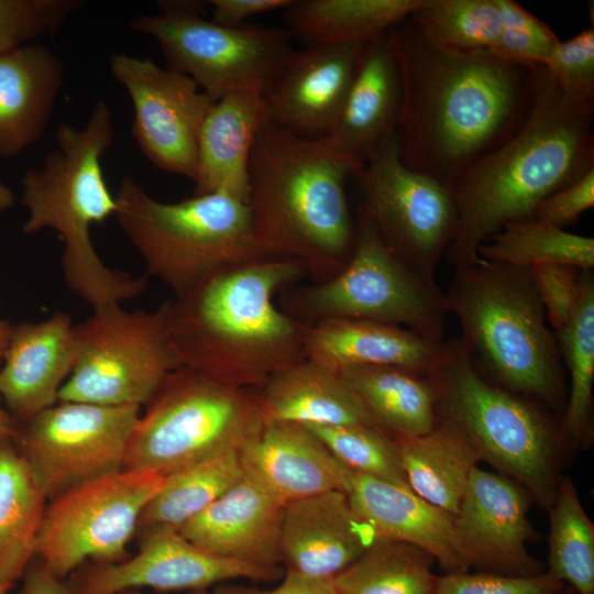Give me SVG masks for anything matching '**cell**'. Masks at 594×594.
Listing matches in <instances>:
<instances>
[{"mask_svg":"<svg viewBox=\"0 0 594 594\" xmlns=\"http://www.w3.org/2000/svg\"><path fill=\"white\" fill-rule=\"evenodd\" d=\"M402 101L396 139L403 163L450 191L529 117L541 66L492 51H451L428 42L406 16L387 31Z\"/></svg>","mask_w":594,"mask_h":594,"instance_id":"1","label":"cell"},{"mask_svg":"<svg viewBox=\"0 0 594 594\" xmlns=\"http://www.w3.org/2000/svg\"><path fill=\"white\" fill-rule=\"evenodd\" d=\"M305 274L297 261L262 257L220 268L166 300L180 367L229 386L261 389L272 375L306 359L304 323L274 300Z\"/></svg>","mask_w":594,"mask_h":594,"instance_id":"2","label":"cell"},{"mask_svg":"<svg viewBox=\"0 0 594 594\" xmlns=\"http://www.w3.org/2000/svg\"><path fill=\"white\" fill-rule=\"evenodd\" d=\"M593 123L594 98L568 95L541 66L526 122L451 188L457 226L447 262L476 263L479 248L506 223L532 219L547 197L593 169Z\"/></svg>","mask_w":594,"mask_h":594,"instance_id":"3","label":"cell"},{"mask_svg":"<svg viewBox=\"0 0 594 594\" xmlns=\"http://www.w3.org/2000/svg\"><path fill=\"white\" fill-rule=\"evenodd\" d=\"M363 165L327 138L265 123L251 152L246 200L262 253L299 262L317 283L339 273L355 237L346 182Z\"/></svg>","mask_w":594,"mask_h":594,"instance_id":"4","label":"cell"},{"mask_svg":"<svg viewBox=\"0 0 594 594\" xmlns=\"http://www.w3.org/2000/svg\"><path fill=\"white\" fill-rule=\"evenodd\" d=\"M113 140L112 111L98 100L85 127H57L56 147L42 167L26 170L21 182V202L28 211L22 232H57L64 282L92 309L134 299L147 286L145 275L135 277L107 266L90 238L91 227L114 217L117 210L101 163Z\"/></svg>","mask_w":594,"mask_h":594,"instance_id":"5","label":"cell"},{"mask_svg":"<svg viewBox=\"0 0 594 594\" xmlns=\"http://www.w3.org/2000/svg\"><path fill=\"white\" fill-rule=\"evenodd\" d=\"M444 299L484 376L546 408L564 409L562 359L531 268L480 258L455 268Z\"/></svg>","mask_w":594,"mask_h":594,"instance_id":"6","label":"cell"},{"mask_svg":"<svg viewBox=\"0 0 594 594\" xmlns=\"http://www.w3.org/2000/svg\"><path fill=\"white\" fill-rule=\"evenodd\" d=\"M430 376L439 416L468 435L482 461L516 481L548 510L561 479L559 462L565 441L560 421L541 404L484 376L461 338L447 342L443 359Z\"/></svg>","mask_w":594,"mask_h":594,"instance_id":"7","label":"cell"},{"mask_svg":"<svg viewBox=\"0 0 594 594\" xmlns=\"http://www.w3.org/2000/svg\"><path fill=\"white\" fill-rule=\"evenodd\" d=\"M114 197V217L141 255L146 277L160 279L175 297L220 268L266 257L255 242L246 202L231 195L163 202L124 177Z\"/></svg>","mask_w":594,"mask_h":594,"instance_id":"8","label":"cell"},{"mask_svg":"<svg viewBox=\"0 0 594 594\" xmlns=\"http://www.w3.org/2000/svg\"><path fill=\"white\" fill-rule=\"evenodd\" d=\"M123 470L166 476L213 454L240 451L265 424L260 389L229 386L180 367L147 402Z\"/></svg>","mask_w":594,"mask_h":594,"instance_id":"9","label":"cell"},{"mask_svg":"<svg viewBox=\"0 0 594 594\" xmlns=\"http://www.w3.org/2000/svg\"><path fill=\"white\" fill-rule=\"evenodd\" d=\"M293 307L309 320L307 323L329 318L371 320L435 341H443L449 314L444 293L435 278L403 261L361 207L344 267L298 293Z\"/></svg>","mask_w":594,"mask_h":594,"instance_id":"10","label":"cell"},{"mask_svg":"<svg viewBox=\"0 0 594 594\" xmlns=\"http://www.w3.org/2000/svg\"><path fill=\"white\" fill-rule=\"evenodd\" d=\"M207 1H160L157 14L138 15L130 28L153 37L167 67L212 100L237 91L264 95L294 50L286 29L226 26L204 18Z\"/></svg>","mask_w":594,"mask_h":594,"instance_id":"11","label":"cell"},{"mask_svg":"<svg viewBox=\"0 0 594 594\" xmlns=\"http://www.w3.org/2000/svg\"><path fill=\"white\" fill-rule=\"evenodd\" d=\"M73 338L74 365L58 402L141 406L180 369L165 301L151 311L127 310L120 304L94 309L74 324Z\"/></svg>","mask_w":594,"mask_h":594,"instance_id":"12","label":"cell"},{"mask_svg":"<svg viewBox=\"0 0 594 594\" xmlns=\"http://www.w3.org/2000/svg\"><path fill=\"white\" fill-rule=\"evenodd\" d=\"M163 481L157 473L121 470L53 498L36 542L41 563L65 579L87 560L120 562Z\"/></svg>","mask_w":594,"mask_h":594,"instance_id":"13","label":"cell"},{"mask_svg":"<svg viewBox=\"0 0 594 594\" xmlns=\"http://www.w3.org/2000/svg\"><path fill=\"white\" fill-rule=\"evenodd\" d=\"M140 407L57 402L19 425L13 440L45 496L53 499L123 470Z\"/></svg>","mask_w":594,"mask_h":594,"instance_id":"14","label":"cell"},{"mask_svg":"<svg viewBox=\"0 0 594 594\" xmlns=\"http://www.w3.org/2000/svg\"><path fill=\"white\" fill-rule=\"evenodd\" d=\"M354 177L360 207L385 242L414 270L435 278L457 226L451 191L403 163L395 133L376 146Z\"/></svg>","mask_w":594,"mask_h":594,"instance_id":"15","label":"cell"},{"mask_svg":"<svg viewBox=\"0 0 594 594\" xmlns=\"http://www.w3.org/2000/svg\"><path fill=\"white\" fill-rule=\"evenodd\" d=\"M109 69L131 98L132 134L143 155L158 169L195 182L199 133L215 100L188 76L150 58L117 53Z\"/></svg>","mask_w":594,"mask_h":594,"instance_id":"16","label":"cell"},{"mask_svg":"<svg viewBox=\"0 0 594 594\" xmlns=\"http://www.w3.org/2000/svg\"><path fill=\"white\" fill-rule=\"evenodd\" d=\"M528 491L510 477L476 466L454 516V530L469 568L509 576L544 572L527 543L538 539L528 512Z\"/></svg>","mask_w":594,"mask_h":594,"instance_id":"17","label":"cell"},{"mask_svg":"<svg viewBox=\"0 0 594 594\" xmlns=\"http://www.w3.org/2000/svg\"><path fill=\"white\" fill-rule=\"evenodd\" d=\"M279 568H261L217 557L174 529L146 531L139 552L114 563H97L70 582L78 594H121L147 586L157 591H201L233 579L274 581Z\"/></svg>","mask_w":594,"mask_h":594,"instance_id":"18","label":"cell"},{"mask_svg":"<svg viewBox=\"0 0 594 594\" xmlns=\"http://www.w3.org/2000/svg\"><path fill=\"white\" fill-rule=\"evenodd\" d=\"M363 45L293 50L263 95L267 122L293 134H330L342 110Z\"/></svg>","mask_w":594,"mask_h":594,"instance_id":"19","label":"cell"},{"mask_svg":"<svg viewBox=\"0 0 594 594\" xmlns=\"http://www.w3.org/2000/svg\"><path fill=\"white\" fill-rule=\"evenodd\" d=\"M348 494L333 490L284 506L280 563L286 571L331 580L376 539Z\"/></svg>","mask_w":594,"mask_h":594,"instance_id":"20","label":"cell"},{"mask_svg":"<svg viewBox=\"0 0 594 594\" xmlns=\"http://www.w3.org/2000/svg\"><path fill=\"white\" fill-rule=\"evenodd\" d=\"M239 455L244 475L283 505L345 492L352 473L311 430L288 421L265 420Z\"/></svg>","mask_w":594,"mask_h":594,"instance_id":"21","label":"cell"},{"mask_svg":"<svg viewBox=\"0 0 594 594\" xmlns=\"http://www.w3.org/2000/svg\"><path fill=\"white\" fill-rule=\"evenodd\" d=\"M73 327L63 311L13 326L0 364V396L18 424L58 402L74 365Z\"/></svg>","mask_w":594,"mask_h":594,"instance_id":"22","label":"cell"},{"mask_svg":"<svg viewBox=\"0 0 594 594\" xmlns=\"http://www.w3.org/2000/svg\"><path fill=\"white\" fill-rule=\"evenodd\" d=\"M284 506L244 475L177 531L222 559L279 568Z\"/></svg>","mask_w":594,"mask_h":594,"instance_id":"23","label":"cell"},{"mask_svg":"<svg viewBox=\"0 0 594 594\" xmlns=\"http://www.w3.org/2000/svg\"><path fill=\"white\" fill-rule=\"evenodd\" d=\"M446 350L444 341L377 321L329 318L304 323L305 358L338 372L354 365H378L430 376Z\"/></svg>","mask_w":594,"mask_h":594,"instance_id":"24","label":"cell"},{"mask_svg":"<svg viewBox=\"0 0 594 594\" xmlns=\"http://www.w3.org/2000/svg\"><path fill=\"white\" fill-rule=\"evenodd\" d=\"M345 493L377 538L421 548L444 573L470 570L457 539L454 516L410 490L353 471Z\"/></svg>","mask_w":594,"mask_h":594,"instance_id":"25","label":"cell"},{"mask_svg":"<svg viewBox=\"0 0 594 594\" xmlns=\"http://www.w3.org/2000/svg\"><path fill=\"white\" fill-rule=\"evenodd\" d=\"M400 101L399 72L386 32L362 46L342 110L326 138L364 164L376 146L395 133Z\"/></svg>","mask_w":594,"mask_h":594,"instance_id":"26","label":"cell"},{"mask_svg":"<svg viewBox=\"0 0 594 594\" xmlns=\"http://www.w3.org/2000/svg\"><path fill=\"white\" fill-rule=\"evenodd\" d=\"M63 81L62 61L43 44L0 55V157H15L42 139Z\"/></svg>","mask_w":594,"mask_h":594,"instance_id":"27","label":"cell"},{"mask_svg":"<svg viewBox=\"0 0 594 594\" xmlns=\"http://www.w3.org/2000/svg\"><path fill=\"white\" fill-rule=\"evenodd\" d=\"M265 123L258 92L237 91L215 101L199 133L195 195L223 193L246 202L251 152Z\"/></svg>","mask_w":594,"mask_h":594,"instance_id":"28","label":"cell"},{"mask_svg":"<svg viewBox=\"0 0 594 594\" xmlns=\"http://www.w3.org/2000/svg\"><path fill=\"white\" fill-rule=\"evenodd\" d=\"M260 395L265 420L377 426L340 372L308 359L272 375Z\"/></svg>","mask_w":594,"mask_h":594,"instance_id":"29","label":"cell"},{"mask_svg":"<svg viewBox=\"0 0 594 594\" xmlns=\"http://www.w3.org/2000/svg\"><path fill=\"white\" fill-rule=\"evenodd\" d=\"M397 439L410 491L455 516L471 473L482 461L472 440L442 416L428 432Z\"/></svg>","mask_w":594,"mask_h":594,"instance_id":"30","label":"cell"},{"mask_svg":"<svg viewBox=\"0 0 594 594\" xmlns=\"http://www.w3.org/2000/svg\"><path fill=\"white\" fill-rule=\"evenodd\" d=\"M339 372L376 425L396 438L424 435L439 419L431 376L378 365H354Z\"/></svg>","mask_w":594,"mask_h":594,"instance_id":"31","label":"cell"},{"mask_svg":"<svg viewBox=\"0 0 594 594\" xmlns=\"http://www.w3.org/2000/svg\"><path fill=\"white\" fill-rule=\"evenodd\" d=\"M421 0H290L286 30L305 46L364 45L410 15Z\"/></svg>","mask_w":594,"mask_h":594,"instance_id":"32","label":"cell"},{"mask_svg":"<svg viewBox=\"0 0 594 594\" xmlns=\"http://www.w3.org/2000/svg\"><path fill=\"white\" fill-rule=\"evenodd\" d=\"M46 498L13 438L0 439V586L11 588L30 566Z\"/></svg>","mask_w":594,"mask_h":594,"instance_id":"33","label":"cell"},{"mask_svg":"<svg viewBox=\"0 0 594 594\" xmlns=\"http://www.w3.org/2000/svg\"><path fill=\"white\" fill-rule=\"evenodd\" d=\"M244 476L239 451L213 454L164 476L144 508L139 529L177 530L240 482Z\"/></svg>","mask_w":594,"mask_h":594,"instance_id":"34","label":"cell"},{"mask_svg":"<svg viewBox=\"0 0 594 594\" xmlns=\"http://www.w3.org/2000/svg\"><path fill=\"white\" fill-rule=\"evenodd\" d=\"M570 376V392L560 421L565 443L580 446L592 435L594 384V278L582 271L581 288L569 322L556 332Z\"/></svg>","mask_w":594,"mask_h":594,"instance_id":"35","label":"cell"},{"mask_svg":"<svg viewBox=\"0 0 594 594\" xmlns=\"http://www.w3.org/2000/svg\"><path fill=\"white\" fill-rule=\"evenodd\" d=\"M435 562L417 546L376 538L331 582L338 594H433L439 579Z\"/></svg>","mask_w":594,"mask_h":594,"instance_id":"36","label":"cell"},{"mask_svg":"<svg viewBox=\"0 0 594 594\" xmlns=\"http://www.w3.org/2000/svg\"><path fill=\"white\" fill-rule=\"evenodd\" d=\"M477 255L483 261L518 267L561 264L592 271L594 239L528 219L506 223L479 248Z\"/></svg>","mask_w":594,"mask_h":594,"instance_id":"37","label":"cell"},{"mask_svg":"<svg viewBox=\"0 0 594 594\" xmlns=\"http://www.w3.org/2000/svg\"><path fill=\"white\" fill-rule=\"evenodd\" d=\"M548 513L547 572L576 594H594V525L569 477L561 476Z\"/></svg>","mask_w":594,"mask_h":594,"instance_id":"38","label":"cell"},{"mask_svg":"<svg viewBox=\"0 0 594 594\" xmlns=\"http://www.w3.org/2000/svg\"><path fill=\"white\" fill-rule=\"evenodd\" d=\"M409 18L428 42L460 52L493 51L502 29L497 0H421Z\"/></svg>","mask_w":594,"mask_h":594,"instance_id":"39","label":"cell"},{"mask_svg":"<svg viewBox=\"0 0 594 594\" xmlns=\"http://www.w3.org/2000/svg\"><path fill=\"white\" fill-rule=\"evenodd\" d=\"M304 426L353 472L410 490L402 465L398 439L381 427L362 424Z\"/></svg>","mask_w":594,"mask_h":594,"instance_id":"40","label":"cell"},{"mask_svg":"<svg viewBox=\"0 0 594 594\" xmlns=\"http://www.w3.org/2000/svg\"><path fill=\"white\" fill-rule=\"evenodd\" d=\"M80 6L77 0H0V55L54 34Z\"/></svg>","mask_w":594,"mask_h":594,"instance_id":"41","label":"cell"},{"mask_svg":"<svg viewBox=\"0 0 594 594\" xmlns=\"http://www.w3.org/2000/svg\"><path fill=\"white\" fill-rule=\"evenodd\" d=\"M502 29L494 50L498 56L527 65L542 66L560 42L541 20L513 0H497Z\"/></svg>","mask_w":594,"mask_h":594,"instance_id":"42","label":"cell"},{"mask_svg":"<svg viewBox=\"0 0 594 594\" xmlns=\"http://www.w3.org/2000/svg\"><path fill=\"white\" fill-rule=\"evenodd\" d=\"M542 67L568 95L594 98L593 24L568 41L560 40Z\"/></svg>","mask_w":594,"mask_h":594,"instance_id":"43","label":"cell"},{"mask_svg":"<svg viewBox=\"0 0 594 594\" xmlns=\"http://www.w3.org/2000/svg\"><path fill=\"white\" fill-rule=\"evenodd\" d=\"M564 587L547 571L532 576L464 571L440 575L433 594H559Z\"/></svg>","mask_w":594,"mask_h":594,"instance_id":"44","label":"cell"},{"mask_svg":"<svg viewBox=\"0 0 594 594\" xmlns=\"http://www.w3.org/2000/svg\"><path fill=\"white\" fill-rule=\"evenodd\" d=\"M532 277L553 332L560 331L571 319L581 288L582 271L561 264L531 267Z\"/></svg>","mask_w":594,"mask_h":594,"instance_id":"45","label":"cell"},{"mask_svg":"<svg viewBox=\"0 0 594 594\" xmlns=\"http://www.w3.org/2000/svg\"><path fill=\"white\" fill-rule=\"evenodd\" d=\"M594 206V168L547 197L532 219L564 229Z\"/></svg>","mask_w":594,"mask_h":594,"instance_id":"46","label":"cell"},{"mask_svg":"<svg viewBox=\"0 0 594 594\" xmlns=\"http://www.w3.org/2000/svg\"><path fill=\"white\" fill-rule=\"evenodd\" d=\"M290 0H210L211 20L226 26H240L254 15L284 10Z\"/></svg>","mask_w":594,"mask_h":594,"instance_id":"47","label":"cell"},{"mask_svg":"<svg viewBox=\"0 0 594 594\" xmlns=\"http://www.w3.org/2000/svg\"><path fill=\"white\" fill-rule=\"evenodd\" d=\"M215 594H338L331 580L306 576L286 571L282 583L273 590L241 585H223Z\"/></svg>","mask_w":594,"mask_h":594,"instance_id":"48","label":"cell"},{"mask_svg":"<svg viewBox=\"0 0 594 594\" xmlns=\"http://www.w3.org/2000/svg\"><path fill=\"white\" fill-rule=\"evenodd\" d=\"M20 594H78L72 583L57 578L43 563L29 566Z\"/></svg>","mask_w":594,"mask_h":594,"instance_id":"49","label":"cell"},{"mask_svg":"<svg viewBox=\"0 0 594 594\" xmlns=\"http://www.w3.org/2000/svg\"><path fill=\"white\" fill-rule=\"evenodd\" d=\"M18 428V421L7 410L0 396V439L14 438L16 436Z\"/></svg>","mask_w":594,"mask_h":594,"instance_id":"50","label":"cell"},{"mask_svg":"<svg viewBox=\"0 0 594 594\" xmlns=\"http://www.w3.org/2000/svg\"><path fill=\"white\" fill-rule=\"evenodd\" d=\"M15 205L14 193L0 180V217Z\"/></svg>","mask_w":594,"mask_h":594,"instance_id":"51","label":"cell"},{"mask_svg":"<svg viewBox=\"0 0 594 594\" xmlns=\"http://www.w3.org/2000/svg\"><path fill=\"white\" fill-rule=\"evenodd\" d=\"M13 324L0 319V352L4 354Z\"/></svg>","mask_w":594,"mask_h":594,"instance_id":"52","label":"cell"},{"mask_svg":"<svg viewBox=\"0 0 594 594\" xmlns=\"http://www.w3.org/2000/svg\"><path fill=\"white\" fill-rule=\"evenodd\" d=\"M121 594H141L136 591H133V590H130V591H127V592H123ZM191 594H209L206 590H201V591H194Z\"/></svg>","mask_w":594,"mask_h":594,"instance_id":"53","label":"cell"},{"mask_svg":"<svg viewBox=\"0 0 594 594\" xmlns=\"http://www.w3.org/2000/svg\"><path fill=\"white\" fill-rule=\"evenodd\" d=\"M559 594H576V592L572 590L571 587H568V588L564 587V590Z\"/></svg>","mask_w":594,"mask_h":594,"instance_id":"54","label":"cell"},{"mask_svg":"<svg viewBox=\"0 0 594 594\" xmlns=\"http://www.w3.org/2000/svg\"><path fill=\"white\" fill-rule=\"evenodd\" d=\"M10 588L0 586V594H12L9 592Z\"/></svg>","mask_w":594,"mask_h":594,"instance_id":"55","label":"cell"},{"mask_svg":"<svg viewBox=\"0 0 594 594\" xmlns=\"http://www.w3.org/2000/svg\"><path fill=\"white\" fill-rule=\"evenodd\" d=\"M3 355H4V354L0 352V364H1V362H2Z\"/></svg>","mask_w":594,"mask_h":594,"instance_id":"56","label":"cell"}]
</instances>
